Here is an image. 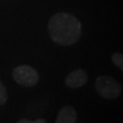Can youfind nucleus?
I'll return each mask as SVG.
<instances>
[{
	"mask_svg": "<svg viewBox=\"0 0 123 123\" xmlns=\"http://www.w3.org/2000/svg\"><path fill=\"white\" fill-rule=\"evenodd\" d=\"M47 30L50 39L62 46L75 44L81 36V23L75 15L57 12L49 18Z\"/></svg>",
	"mask_w": 123,
	"mask_h": 123,
	"instance_id": "obj_1",
	"label": "nucleus"
},
{
	"mask_svg": "<svg viewBox=\"0 0 123 123\" xmlns=\"http://www.w3.org/2000/svg\"><path fill=\"white\" fill-rule=\"evenodd\" d=\"M95 90L107 99H115L121 94L122 86L111 76H98L95 80Z\"/></svg>",
	"mask_w": 123,
	"mask_h": 123,
	"instance_id": "obj_2",
	"label": "nucleus"
},
{
	"mask_svg": "<svg viewBox=\"0 0 123 123\" xmlns=\"http://www.w3.org/2000/svg\"><path fill=\"white\" fill-rule=\"evenodd\" d=\"M12 78L18 84L26 87L35 86L39 81V74L28 65H21L12 70Z\"/></svg>",
	"mask_w": 123,
	"mask_h": 123,
	"instance_id": "obj_3",
	"label": "nucleus"
},
{
	"mask_svg": "<svg viewBox=\"0 0 123 123\" xmlns=\"http://www.w3.org/2000/svg\"><path fill=\"white\" fill-rule=\"evenodd\" d=\"M88 75L82 69H77L68 74L65 78V84L70 88H79L87 82Z\"/></svg>",
	"mask_w": 123,
	"mask_h": 123,
	"instance_id": "obj_4",
	"label": "nucleus"
},
{
	"mask_svg": "<svg viewBox=\"0 0 123 123\" xmlns=\"http://www.w3.org/2000/svg\"><path fill=\"white\" fill-rule=\"evenodd\" d=\"M77 111L72 106H64L57 114L55 123H76Z\"/></svg>",
	"mask_w": 123,
	"mask_h": 123,
	"instance_id": "obj_5",
	"label": "nucleus"
},
{
	"mask_svg": "<svg viewBox=\"0 0 123 123\" xmlns=\"http://www.w3.org/2000/svg\"><path fill=\"white\" fill-rule=\"evenodd\" d=\"M112 62L116 67H118L120 70H123V55L122 53L115 52L112 55Z\"/></svg>",
	"mask_w": 123,
	"mask_h": 123,
	"instance_id": "obj_6",
	"label": "nucleus"
},
{
	"mask_svg": "<svg viewBox=\"0 0 123 123\" xmlns=\"http://www.w3.org/2000/svg\"><path fill=\"white\" fill-rule=\"evenodd\" d=\"M7 98H8L7 90L4 86V84L0 81V106H3L7 102Z\"/></svg>",
	"mask_w": 123,
	"mask_h": 123,
	"instance_id": "obj_7",
	"label": "nucleus"
},
{
	"mask_svg": "<svg viewBox=\"0 0 123 123\" xmlns=\"http://www.w3.org/2000/svg\"><path fill=\"white\" fill-rule=\"evenodd\" d=\"M17 123H47L45 119H37V120H34V121H30L29 119H21L18 120Z\"/></svg>",
	"mask_w": 123,
	"mask_h": 123,
	"instance_id": "obj_8",
	"label": "nucleus"
}]
</instances>
